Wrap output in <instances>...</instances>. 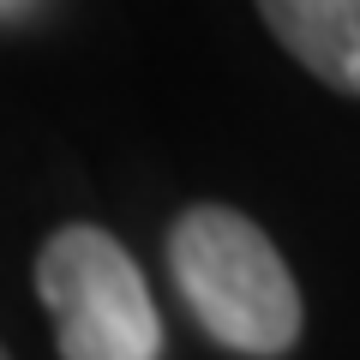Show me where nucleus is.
<instances>
[{
  "mask_svg": "<svg viewBox=\"0 0 360 360\" xmlns=\"http://www.w3.org/2000/svg\"><path fill=\"white\" fill-rule=\"evenodd\" d=\"M168 270L222 348L270 360L300 342V288L252 217L229 205L186 210L168 234Z\"/></svg>",
  "mask_w": 360,
  "mask_h": 360,
  "instance_id": "nucleus-1",
  "label": "nucleus"
},
{
  "mask_svg": "<svg viewBox=\"0 0 360 360\" xmlns=\"http://www.w3.org/2000/svg\"><path fill=\"white\" fill-rule=\"evenodd\" d=\"M258 18L319 84L360 96V0H258Z\"/></svg>",
  "mask_w": 360,
  "mask_h": 360,
  "instance_id": "nucleus-3",
  "label": "nucleus"
},
{
  "mask_svg": "<svg viewBox=\"0 0 360 360\" xmlns=\"http://www.w3.org/2000/svg\"><path fill=\"white\" fill-rule=\"evenodd\" d=\"M37 295L60 324L66 360H156L162 319L132 252L108 229L66 222L37 252Z\"/></svg>",
  "mask_w": 360,
  "mask_h": 360,
  "instance_id": "nucleus-2",
  "label": "nucleus"
},
{
  "mask_svg": "<svg viewBox=\"0 0 360 360\" xmlns=\"http://www.w3.org/2000/svg\"><path fill=\"white\" fill-rule=\"evenodd\" d=\"M0 360H6V348H0Z\"/></svg>",
  "mask_w": 360,
  "mask_h": 360,
  "instance_id": "nucleus-4",
  "label": "nucleus"
}]
</instances>
